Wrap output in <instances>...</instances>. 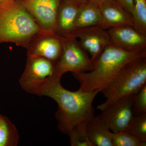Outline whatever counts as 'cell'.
<instances>
[{"label":"cell","instance_id":"4","mask_svg":"<svg viewBox=\"0 0 146 146\" xmlns=\"http://www.w3.org/2000/svg\"><path fill=\"white\" fill-rule=\"evenodd\" d=\"M146 84V56L135 58L127 63L101 93L106 100L99 105L102 110L125 96L135 95Z\"/></svg>","mask_w":146,"mask_h":146},{"label":"cell","instance_id":"2","mask_svg":"<svg viewBox=\"0 0 146 146\" xmlns=\"http://www.w3.org/2000/svg\"><path fill=\"white\" fill-rule=\"evenodd\" d=\"M146 56L145 50L128 51L112 42L96 59L92 61L93 68L89 72L72 73L80 83L83 91L98 90L101 92L115 78L123 67L131 60Z\"/></svg>","mask_w":146,"mask_h":146},{"label":"cell","instance_id":"23","mask_svg":"<svg viewBox=\"0 0 146 146\" xmlns=\"http://www.w3.org/2000/svg\"><path fill=\"white\" fill-rule=\"evenodd\" d=\"M113 1V0H88V1L94 3L100 6L106 3L111 1Z\"/></svg>","mask_w":146,"mask_h":146},{"label":"cell","instance_id":"10","mask_svg":"<svg viewBox=\"0 0 146 146\" xmlns=\"http://www.w3.org/2000/svg\"><path fill=\"white\" fill-rule=\"evenodd\" d=\"M42 29L54 31L61 0H19Z\"/></svg>","mask_w":146,"mask_h":146},{"label":"cell","instance_id":"14","mask_svg":"<svg viewBox=\"0 0 146 146\" xmlns=\"http://www.w3.org/2000/svg\"><path fill=\"white\" fill-rule=\"evenodd\" d=\"M86 130L93 146H112V132L98 115L86 122Z\"/></svg>","mask_w":146,"mask_h":146},{"label":"cell","instance_id":"18","mask_svg":"<svg viewBox=\"0 0 146 146\" xmlns=\"http://www.w3.org/2000/svg\"><path fill=\"white\" fill-rule=\"evenodd\" d=\"M133 1L134 9L132 15L133 27L146 35V0Z\"/></svg>","mask_w":146,"mask_h":146},{"label":"cell","instance_id":"9","mask_svg":"<svg viewBox=\"0 0 146 146\" xmlns=\"http://www.w3.org/2000/svg\"><path fill=\"white\" fill-rule=\"evenodd\" d=\"M70 34L78 39L82 47L90 54L92 61L99 57L112 42L107 30L100 26L75 29Z\"/></svg>","mask_w":146,"mask_h":146},{"label":"cell","instance_id":"3","mask_svg":"<svg viewBox=\"0 0 146 146\" xmlns=\"http://www.w3.org/2000/svg\"><path fill=\"white\" fill-rule=\"evenodd\" d=\"M41 29L19 0L0 4V44L9 42L26 48Z\"/></svg>","mask_w":146,"mask_h":146},{"label":"cell","instance_id":"20","mask_svg":"<svg viewBox=\"0 0 146 146\" xmlns=\"http://www.w3.org/2000/svg\"><path fill=\"white\" fill-rule=\"evenodd\" d=\"M112 146H145L146 142L124 131L112 132Z\"/></svg>","mask_w":146,"mask_h":146},{"label":"cell","instance_id":"21","mask_svg":"<svg viewBox=\"0 0 146 146\" xmlns=\"http://www.w3.org/2000/svg\"><path fill=\"white\" fill-rule=\"evenodd\" d=\"M133 109L134 115L146 113V84L134 95Z\"/></svg>","mask_w":146,"mask_h":146},{"label":"cell","instance_id":"1","mask_svg":"<svg viewBox=\"0 0 146 146\" xmlns=\"http://www.w3.org/2000/svg\"><path fill=\"white\" fill-rule=\"evenodd\" d=\"M60 79L54 76L37 96L49 97L57 103L55 117L58 127L62 133L68 135L77 125L95 116L93 103L100 92L83 91L79 89L69 91L61 85Z\"/></svg>","mask_w":146,"mask_h":146},{"label":"cell","instance_id":"26","mask_svg":"<svg viewBox=\"0 0 146 146\" xmlns=\"http://www.w3.org/2000/svg\"><path fill=\"white\" fill-rule=\"evenodd\" d=\"M3 115H1L0 114V121H1V119Z\"/></svg>","mask_w":146,"mask_h":146},{"label":"cell","instance_id":"12","mask_svg":"<svg viewBox=\"0 0 146 146\" xmlns=\"http://www.w3.org/2000/svg\"><path fill=\"white\" fill-rule=\"evenodd\" d=\"M102 21L100 27L106 30L122 26H133L132 15L126 11L115 0L100 6Z\"/></svg>","mask_w":146,"mask_h":146},{"label":"cell","instance_id":"16","mask_svg":"<svg viewBox=\"0 0 146 146\" xmlns=\"http://www.w3.org/2000/svg\"><path fill=\"white\" fill-rule=\"evenodd\" d=\"M19 141L18 129L8 118L3 115L0 121V146H16Z\"/></svg>","mask_w":146,"mask_h":146},{"label":"cell","instance_id":"24","mask_svg":"<svg viewBox=\"0 0 146 146\" xmlns=\"http://www.w3.org/2000/svg\"><path fill=\"white\" fill-rule=\"evenodd\" d=\"M62 1L67 2L76 3H83L88 1V0H61Z\"/></svg>","mask_w":146,"mask_h":146},{"label":"cell","instance_id":"5","mask_svg":"<svg viewBox=\"0 0 146 146\" xmlns=\"http://www.w3.org/2000/svg\"><path fill=\"white\" fill-rule=\"evenodd\" d=\"M64 37L63 50L55 63L54 76L61 78L65 73L83 72L93 70V62L78 39L71 34Z\"/></svg>","mask_w":146,"mask_h":146},{"label":"cell","instance_id":"25","mask_svg":"<svg viewBox=\"0 0 146 146\" xmlns=\"http://www.w3.org/2000/svg\"><path fill=\"white\" fill-rule=\"evenodd\" d=\"M10 1V0H0V4L6 2L8 1Z\"/></svg>","mask_w":146,"mask_h":146},{"label":"cell","instance_id":"19","mask_svg":"<svg viewBox=\"0 0 146 146\" xmlns=\"http://www.w3.org/2000/svg\"><path fill=\"white\" fill-rule=\"evenodd\" d=\"M87 121L80 123L71 131L68 136H70L71 146H93L88 138L86 132Z\"/></svg>","mask_w":146,"mask_h":146},{"label":"cell","instance_id":"13","mask_svg":"<svg viewBox=\"0 0 146 146\" xmlns=\"http://www.w3.org/2000/svg\"><path fill=\"white\" fill-rule=\"evenodd\" d=\"M82 3L62 1L58 11L54 31L62 36L70 34L74 30L78 11Z\"/></svg>","mask_w":146,"mask_h":146},{"label":"cell","instance_id":"11","mask_svg":"<svg viewBox=\"0 0 146 146\" xmlns=\"http://www.w3.org/2000/svg\"><path fill=\"white\" fill-rule=\"evenodd\" d=\"M111 40L128 51L146 50V35L132 26L124 25L107 30Z\"/></svg>","mask_w":146,"mask_h":146},{"label":"cell","instance_id":"22","mask_svg":"<svg viewBox=\"0 0 146 146\" xmlns=\"http://www.w3.org/2000/svg\"><path fill=\"white\" fill-rule=\"evenodd\" d=\"M118 4L119 5L124 9L133 15L134 12V4L133 0H115Z\"/></svg>","mask_w":146,"mask_h":146},{"label":"cell","instance_id":"8","mask_svg":"<svg viewBox=\"0 0 146 146\" xmlns=\"http://www.w3.org/2000/svg\"><path fill=\"white\" fill-rule=\"evenodd\" d=\"M134 95L121 98L98 115L112 132L124 131L132 119Z\"/></svg>","mask_w":146,"mask_h":146},{"label":"cell","instance_id":"7","mask_svg":"<svg viewBox=\"0 0 146 146\" xmlns=\"http://www.w3.org/2000/svg\"><path fill=\"white\" fill-rule=\"evenodd\" d=\"M64 39L54 31L42 29L26 47L27 56L43 57L55 63L62 53Z\"/></svg>","mask_w":146,"mask_h":146},{"label":"cell","instance_id":"17","mask_svg":"<svg viewBox=\"0 0 146 146\" xmlns=\"http://www.w3.org/2000/svg\"><path fill=\"white\" fill-rule=\"evenodd\" d=\"M124 132L146 142V113L133 116Z\"/></svg>","mask_w":146,"mask_h":146},{"label":"cell","instance_id":"15","mask_svg":"<svg viewBox=\"0 0 146 146\" xmlns=\"http://www.w3.org/2000/svg\"><path fill=\"white\" fill-rule=\"evenodd\" d=\"M102 16L100 7L96 4L87 1L80 6L76 19L75 29L100 26Z\"/></svg>","mask_w":146,"mask_h":146},{"label":"cell","instance_id":"6","mask_svg":"<svg viewBox=\"0 0 146 146\" xmlns=\"http://www.w3.org/2000/svg\"><path fill=\"white\" fill-rule=\"evenodd\" d=\"M27 56L25 68L19 82L27 93L37 96L53 78L55 63L43 57Z\"/></svg>","mask_w":146,"mask_h":146}]
</instances>
